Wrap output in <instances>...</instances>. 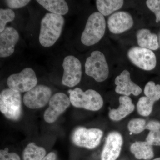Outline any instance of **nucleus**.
<instances>
[{"label":"nucleus","mask_w":160,"mask_h":160,"mask_svg":"<svg viewBox=\"0 0 160 160\" xmlns=\"http://www.w3.org/2000/svg\"><path fill=\"white\" fill-rule=\"evenodd\" d=\"M7 84L9 89L22 93L29 91L37 86L38 79L33 69L26 68L18 73L9 76Z\"/></svg>","instance_id":"obj_6"},{"label":"nucleus","mask_w":160,"mask_h":160,"mask_svg":"<svg viewBox=\"0 0 160 160\" xmlns=\"http://www.w3.org/2000/svg\"><path fill=\"white\" fill-rule=\"evenodd\" d=\"M146 120L142 118H134L130 120L128 124V129L132 133L139 134L146 129Z\"/></svg>","instance_id":"obj_24"},{"label":"nucleus","mask_w":160,"mask_h":160,"mask_svg":"<svg viewBox=\"0 0 160 160\" xmlns=\"http://www.w3.org/2000/svg\"><path fill=\"white\" fill-rule=\"evenodd\" d=\"M152 160H160V158H157L154 159Z\"/></svg>","instance_id":"obj_33"},{"label":"nucleus","mask_w":160,"mask_h":160,"mask_svg":"<svg viewBox=\"0 0 160 160\" xmlns=\"http://www.w3.org/2000/svg\"><path fill=\"white\" fill-rule=\"evenodd\" d=\"M158 40H159V46L160 47V33L159 34V36Z\"/></svg>","instance_id":"obj_32"},{"label":"nucleus","mask_w":160,"mask_h":160,"mask_svg":"<svg viewBox=\"0 0 160 160\" xmlns=\"http://www.w3.org/2000/svg\"><path fill=\"white\" fill-rule=\"evenodd\" d=\"M138 45L140 47L151 50H157L159 47L158 38L149 29H142L138 30L136 34Z\"/></svg>","instance_id":"obj_17"},{"label":"nucleus","mask_w":160,"mask_h":160,"mask_svg":"<svg viewBox=\"0 0 160 160\" xmlns=\"http://www.w3.org/2000/svg\"><path fill=\"white\" fill-rule=\"evenodd\" d=\"M123 138L117 132H112L108 134L101 154V160H116L119 156Z\"/></svg>","instance_id":"obj_12"},{"label":"nucleus","mask_w":160,"mask_h":160,"mask_svg":"<svg viewBox=\"0 0 160 160\" xmlns=\"http://www.w3.org/2000/svg\"><path fill=\"white\" fill-rule=\"evenodd\" d=\"M65 23L62 16L48 12L41 22L39 40L43 47H49L54 45L59 38Z\"/></svg>","instance_id":"obj_1"},{"label":"nucleus","mask_w":160,"mask_h":160,"mask_svg":"<svg viewBox=\"0 0 160 160\" xmlns=\"http://www.w3.org/2000/svg\"><path fill=\"white\" fill-rule=\"evenodd\" d=\"M51 97L52 90L49 87L37 85L24 94L23 102L29 109H39L49 102Z\"/></svg>","instance_id":"obj_9"},{"label":"nucleus","mask_w":160,"mask_h":160,"mask_svg":"<svg viewBox=\"0 0 160 160\" xmlns=\"http://www.w3.org/2000/svg\"><path fill=\"white\" fill-rule=\"evenodd\" d=\"M144 92L146 97L155 102L158 101L160 99V85H156L154 82L150 81L146 84Z\"/></svg>","instance_id":"obj_23"},{"label":"nucleus","mask_w":160,"mask_h":160,"mask_svg":"<svg viewBox=\"0 0 160 160\" xmlns=\"http://www.w3.org/2000/svg\"><path fill=\"white\" fill-rule=\"evenodd\" d=\"M49 103V107L44 112V119L46 122L52 123L69 107L71 102L67 95L58 92L51 97Z\"/></svg>","instance_id":"obj_11"},{"label":"nucleus","mask_w":160,"mask_h":160,"mask_svg":"<svg viewBox=\"0 0 160 160\" xmlns=\"http://www.w3.org/2000/svg\"><path fill=\"white\" fill-rule=\"evenodd\" d=\"M64 72L62 84L69 87H73L81 82L82 77V66L78 59L72 55L66 56L63 60Z\"/></svg>","instance_id":"obj_8"},{"label":"nucleus","mask_w":160,"mask_h":160,"mask_svg":"<svg viewBox=\"0 0 160 160\" xmlns=\"http://www.w3.org/2000/svg\"><path fill=\"white\" fill-rule=\"evenodd\" d=\"M30 1L29 0H7L5 1L7 6L11 9H18L28 5Z\"/></svg>","instance_id":"obj_28"},{"label":"nucleus","mask_w":160,"mask_h":160,"mask_svg":"<svg viewBox=\"0 0 160 160\" xmlns=\"http://www.w3.org/2000/svg\"><path fill=\"white\" fill-rule=\"evenodd\" d=\"M72 105L78 108L91 111L100 110L103 105L101 95L95 90L89 89L84 92L79 88L69 89L68 91Z\"/></svg>","instance_id":"obj_3"},{"label":"nucleus","mask_w":160,"mask_h":160,"mask_svg":"<svg viewBox=\"0 0 160 160\" xmlns=\"http://www.w3.org/2000/svg\"><path fill=\"white\" fill-rule=\"evenodd\" d=\"M107 24L112 33L121 34L131 29L133 25V20L129 12H117L109 17Z\"/></svg>","instance_id":"obj_13"},{"label":"nucleus","mask_w":160,"mask_h":160,"mask_svg":"<svg viewBox=\"0 0 160 160\" xmlns=\"http://www.w3.org/2000/svg\"><path fill=\"white\" fill-rule=\"evenodd\" d=\"M130 149L138 159L149 160L154 157L152 146L146 141L135 142L132 144Z\"/></svg>","instance_id":"obj_18"},{"label":"nucleus","mask_w":160,"mask_h":160,"mask_svg":"<svg viewBox=\"0 0 160 160\" xmlns=\"http://www.w3.org/2000/svg\"><path fill=\"white\" fill-rule=\"evenodd\" d=\"M0 110L9 119L18 120L22 112L21 93L9 88L3 90L0 94Z\"/></svg>","instance_id":"obj_4"},{"label":"nucleus","mask_w":160,"mask_h":160,"mask_svg":"<svg viewBox=\"0 0 160 160\" xmlns=\"http://www.w3.org/2000/svg\"><path fill=\"white\" fill-rule=\"evenodd\" d=\"M127 55L132 62L143 70L149 71L156 66V57L150 49L140 47H132L128 51Z\"/></svg>","instance_id":"obj_10"},{"label":"nucleus","mask_w":160,"mask_h":160,"mask_svg":"<svg viewBox=\"0 0 160 160\" xmlns=\"http://www.w3.org/2000/svg\"><path fill=\"white\" fill-rule=\"evenodd\" d=\"M147 7L155 15L156 22H160V0H148L146 1Z\"/></svg>","instance_id":"obj_26"},{"label":"nucleus","mask_w":160,"mask_h":160,"mask_svg":"<svg viewBox=\"0 0 160 160\" xmlns=\"http://www.w3.org/2000/svg\"><path fill=\"white\" fill-rule=\"evenodd\" d=\"M119 106L117 109L109 110V116L111 120L118 121L129 115L134 110L135 106L129 96H122L119 98Z\"/></svg>","instance_id":"obj_16"},{"label":"nucleus","mask_w":160,"mask_h":160,"mask_svg":"<svg viewBox=\"0 0 160 160\" xmlns=\"http://www.w3.org/2000/svg\"><path fill=\"white\" fill-rule=\"evenodd\" d=\"M154 101L147 97H142L138 101L137 108L139 114L142 116H148L151 114Z\"/></svg>","instance_id":"obj_22"},{"label":"nucleus","mask_w":160,"mask_h":160,"mask_svg":"<svg viewBox=\"0 0 160 160\" xmlns=\"http://www.w3.org/2000/svg\"><path fill=\"white\" fill-rule=\"evenodd\" d=\"M19 40V35L14 28L6 27L0 33V57L5 58L12 54Z\"/></svg>","instance_id":"obj_15"},{"label":"nucleus","mask_w":160,"mask_h":160,"mask_svg":"<svg viewBox=\"0 0 160 160\" xmlns=\"http://www.w3.org/2000/svg\"><path fill=\"white\" fill-rule=\"evenodd\" d=\"M0 160H21L18 155L15 152H9L8 149H1Z\"/></svg>","instance_id":"obj_29"},{"label":"nucleus","mask_w":160,"mask_h":160,"mask_svg":"<svg viewBox=\"0 0 160 160\" xmlns=\"http://www.w3.org/2000/svg\"><path fill=\"white\" fill-rule=\"evenodd\" d=\"M37 2L51 13L64 15L68 13L69 6L64 0H38Z\"/></svg>","instance_id":"obj_19"},{"label":"nucleus","mask_w":160,"mask_h":160,"mask_svg":"<svg viewBox=\"0 0 160 160\" xmlns=\"http://www.w3.org/2000/svg\"><path fill=\"white\" fill-rule=\"evenodd\" d=\"M42 160H56V155L53 152H50Z\"/></svg>","instance_id":"obj_31"},{"label":"nucleus","mask_w":160,"mask_h":160,"mask_svg":"<svg viewBox=\"0 0 160 160\" xmlns=\"http://www.w3.org/2000/svg\"><path fill=\"white\" fill-rule=\"evenodd\" d=\"M116 85L115 92L118 94L129 96L131 94L137 96L142 92V89L131 79L130 72L127 69L123 70L115 79Z\"/></svg>","instance_id":"obj_14"},{"label":"nucleus","mask_w":160,"mask_h":160,"mask_svg":"<svg viewBox=\"0 0 160 160\" xmlns=\"http://www.w3.org/2000/svg\"><path fill=\"white\" fill-rule=\"evenodd\" d=\"M146 142L152 146H160V130L149 131Z\"/></svg>","instance_id":"obj_27"},{"label":"nucleus","mask_w":160,"mask_h":160,"mask_svg":"<svg viewBox=\"0 0 160 160\" xmlns=\"http://www.w3.org/2000/svg\"><path fill=\"white\" fill-rule=\"evenodd\" d=\"M106 29V21L103 15L96 12L87 20L81 36V42L86 46L95 45L102 38Z\"/></svg>","instance_id":"obj_2"},{"label":"nucleus","mask_w":160,"mask_h":160,"mask_svg":"<svg viewBox=\"0 0 160 160\" xmlns=\"http://www.w3.org/2000/svg\"><path fill=\"white\" fill-rule=\"evenodd\" d=\"M97 7L99 12L104 16L112 14L122 7V0H97Z\"/></svg>","instance_id":"obj_20"},{"label":"nucleus","mask_w":160,"mask_h":160,"mask_svg":"<svg viewBox=\"0 0 160 160\" xmlns=\"http://www.w3.org/2000/svg\"><path fill=\"white\" fill-rule=\"evenodd\" d=\"M15 14L10 9H0V32H2L6 28L7 23L13 21Z\"/></svg>","instance_id":"obj_25"},{"label":"nucleus","mask_w":160,"mask_h":160,"mask_svg":"<svg viewBox=\"0 0 160 160\" xmlns=\"http://www.w3.org/2000/svg\"><path fill=\"white\" fill-rule=\"evenodd\" d=\"M103 132L98 128L86 129L80 127L75 130L72 141L75 145L88 149H93L99 145Z\"/></svg>","instance_id":"obj_7"},{"label":"nucleus","mask_w":160,"mask_h":160,"mask_svg":"<svg viewBox=\"0 0 160 160\" xmlns=\"http://www.w3.org/2000/svg\"><path fill=\"white\" fill-rule=\"evenodd\" d=\"M85 72L96 82H102L107 79L109 75V68L106 57L102 52L94 51L86 59Z\"/></svg>","instance_id":"obj_5"},{"label":"nucleus","mask_w":160,"mask_h":160,"mask_svg":"<svg viewBox=\"0 0 160 160\" xmlns=\"http://www.w3.org/2000/svg\"><path fill=\"white\" fill-rule=\"evenodd\" d=\"M46 150L34 143H29L23 152V160H42L46 157Z\"/></svg>","instance_id":"obj_21"},{"label":"nucleus","mask_w":160,"mask_h":160,"mask_svg":"<svg viewBox=\"0 0 160 160\" xmlns=\"http://www.w3.org/2000/svg\"><path fill=\"white\" fill-rule=\"evenodd\" d=\"M146 129L150 131L160 130V122L157 120H151L146 123Z\"/></svg>","instance_id":"obj_30"}]
</instances>
